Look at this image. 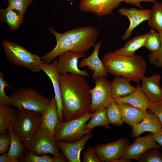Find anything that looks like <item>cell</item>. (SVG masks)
I'll return each instance as SVG.
<instances>
[{
  "mask_svg": "<svg viewBox=\"0 0 162 162\" xmlns=\"http://www.w3.org/2000/svg\"><path fill=\"white\" fill-rule=\"evenodd\" d=\"M2 46L8 60L14 65L26 68L33 72H39L41 57L32 53L21 45L4 40Z\"/></svg>",
  "mask_w": 162,
  "mask_h": 162,
  "instance_id": "6",
  "label": "cell"
},
{
  "mask_svg": "<svg viewBox=\"0 0 162 162\" xmlns=\"http://www.w3.org/2000/svg\"><path fill=\"white\" fill-rule=\"evenodd\" d=\"M67 0L68 2H69L70 3H71V2L72 1V0Z\"/></svg>",
  "mask_w": 162,
  "mask_h": 162,
  "instance_id": "45",
  "label": "cell"
},
{
  "mask_svg": "<svg viewBox=\"0 0 162 162\" xmlns=\"http://www.w3.org/2000/svg\"><path fill=\"white\" fill-rule=\"evenodd\" d=\"M59 80L63 119L67 121L90 112L91 88L84 76L67 73L59 74Z\"/></svg>",
  "mask_w": 162,
  "mask_h": 162,
  "instance_id": "1",
  "label": "cell"
},
{
  "mask_svg": "<svg viewBox=\"0 0 162 162\" xmlns=\"http://www.w3.org/2000/svg\"><path fill=\"white\" fill-rule=\"evenodd\" d=\"M93 113H88L79 118L62 122L58 120L56 127L54 137L56 141L72 142L81 139L83 135L93 130L86 129V123Z\"/></svg>",
  "mask_w": 162,
  "mask_h": 162,
  "instance_id": "7",
  "label": "cell"
},
{
  "mask_svg": "<svg viewBox=\"0 0 162 162\" xmlns=\"http://www.w3.org/2000/svg\"><path fill=\"white\" fill-rule=\"evenodd\" d=\"M129 143L127 137H122L111 142L98 144L94 150L101 162H112L124 155Z\"/></svg>",
  "mask_w": 162,
  "mask_h": 162,
  "instance_id": "10",
  "label": "cell"
},
{
  "mask_svg": "<svg viewBox=\"0 0 162 162\" xmlns=\"http://www.w3.org/2000/svg\"><path fill=\"white\" fill-rule=\"evenodd\" d=\"M92 132L85 135L80 139L74 142L56 141L58 147L65 156L69 162H80V154L88 141L91 139Z\"/></svg>",
  "mask_w": 162,
  "mask_h": 162,
  "instance_id": "15",
  "label": "cell"
},
{
  "mask_svg": "<svg viewBox=\"0 0 162 162\" xmlns=\"http://www.w3.org/2000/svg\"><path fill=\"white\" fill-rule=\"evenodd\" d=\"M152 136L153 139L162 147V129L152 133Z\"/></svg>",
  "mask_w": 162,
  "mask_h": 162,
  "instance_id": "42",
  "label": "cell"
},
{
  "mask_svg": "<svg viewBox=\"0 0 162 162\" xmlns=\"http://www.w3.org/2000/svg\"><path fill=\"white\" fill-rule=\"evenodd\" d=\"M130 81L122 76H116L111 83V92L113 99L124 97L133 92L136 87L131 85Z\"/></svg>",
  "mask_w": 162,
  "mask_h": 162,
  "instance_id": "23",
  "label": "cell"
},
{
  "mask_svg": "<svg viewBox=\"0 0 162 162\" xmlns=\"http://www.w3.org/2000/svg\"><path fill=\"white\" fill-rule=\"evenodd\" d=\"M58 57L56 67L59 74L63 75L69 73L80 74L86 77L89 76L86 70H81L78 67L79 58L85 57V54H80L69 51L63 53Z\"/></svg>",
  "mask_w": 162,
  "mask_h": 162,
  "instance_id": "12",
  "label": "cell"
},
{
  "mask_svg": "<svg viewBox=\"0 0 162 162\" xmlns=\"http://www.w3.org/2000/svg\"><path fill=\"white\" fill-rule=\"evenodd\" d=\"M148 34V32L136 36L128 41L122 48L113 52L118 55L132 56L135 55V51L145 46Z\"/></svg>",
  "mask_w": 162,
  "mask_h": 162,
  "instance_id": "24",
  "label": "cell"
},
{
  "mask_svg": "<svg viewBox=\"0 0 162 162\" xmlns=\"http://www.w3.org/2000/svg\"><path fill=\"white\" fill-rule=\"evenodd\" d=\"M54 159L47 154L38 155L26 151L23 157L20 161L23 162H53Z\"/></svg>",
  "mask_w": 162,
  "mask_h": 162,
  "instance_id": "33",
  "label": "cell"
},
{
  "mask_svg": "<svg viewBox=\"0 0 162 162\" xmlns=\"http://www.w3.org/2000/svg\"><path fill=\"white\" fill-rule=\"evenodd\" d=\"M131 160L123 159L121 158L116 159L112 162H131Z\"/></svg>",
  "mask_w": 162,
  "mask_h": 162,
  "instance_id": "44",
  "label": "cell"
},
{
  "mask_svg": "<svg viewBox=\"0 0 162 162\" xmlns=\"http://www.w3.org/2000/svg\"><path fill=\"white\" fill-rule=\"evenodd\" d=\"M0 162H11V161L7 154L5 153L0 155Z\"/></svg>",
  "mask_w": 162,
  "mask_h": 162,
  "instance_id": "43",
  "label": "cell"
},
{
  "mask_svg": "<svg viewBox=\"0 0 162 162\" xmlns=\"http://www.w3.org/2000/svg\"><path fill=\"white\" fill-rule=\"evenodd\" d=\"M7 87L13 90L11 86L4 80V74L0 72V104L4 106H10L9 96L5 92V88Z\"/></svg>",
  "mask_w": 162,
  "mask_h": 162,
  "instance_id": "34",
  "label": "cell"
},
{
  "mask_svg": "<svg viewBox=\"0 0 162 162\" xmlns=\"http://www.w3.org/2000/svg\"><path fill=\"white\" fill-rule=\"evenodd\" d=\"M24 15L18 11L7 7L1 9L0 19L6 23L13 31L17 29L22 23Z\"/></svg>",
  "mask_w": 162,
  "mask_h": 162,
  "instance_id": "26",
  "label": "cell"
},
{
  "mask_svg": "<svg viewBox=\"0 0 162 162\" xmlns=\"http://www.w3.org/2000/svg\"><path fill=\"white\" fill-rule=\"evenodd\" d=\"M132 128L131 136L133 138L146 132L155 133L161 129L162 126L157 116L148 110L143 120Z\"/></svg>",
  "mask_w": 162,
  "mask_h": 162,
  "instance_id": "19",
  "label": "cell"
},
{
  "mask_svg": "<svg viewBox=\"0 0 162 162\" xmlns=\"http://www.w3.org/2000/svg\"><path fill=\"white\" fill-rule=\"evenodd\" d=\"M83 162H101L95 153L94 148L92 146L88 147L83 154Z\"/></svg>",
  "mask_w": 162,
  "mask_h": 162,
  "instance_id": "37",
  "label": "cell"
},
{
  "mask_svg": "<svg viewBox=\"0 0 162 162\" xmlns=\"http://www.w3.org/2000/svg\"><path fill=\"white\" fill-rule=\"evenodd\" d=\"M41 122V113L28 110L18 109L12 122V130L24 146L35 135Z\"/></svg>",
  "mask_w": 162,
  "mask_h": 162,
  "instance_id": "5",
  "label": "cell"
},
{
  "mask_svg": "<svg viewBox=\"0 0 162 162\" xmlns=\"http://www.w3.org/2000/svg\"><path fill=\"white\" fill-rule=\"evenodd\" d=\"M148 109L154 112L157 116L162 126V100L158 102H149Z\"/></svg>",
  "mask_w": 162,
  "mask_h": 162,
  "instance_id": "39",
  "label": "cell"
},
{
  "mask_svg": "<svg viewBox=\"0 0 162 162\" xmlns=\"http://www.w3.org/2000/svg\"><path fill=\"white\" fill-rule=\"evenodd\" d=\"M136 85V89L126 96L113 99L118 104L126 103L141 109L147 110L149 100L141 88L139 83Z\"/></svg>",
  "mask_w": 162,
  "mask_h": 162,
  "instance_id": "22",
  "label": "cell"
},
{
  "mask_svg": "<svg viewBox=\"0 0 162 162\" xmlns=\"http://www.w3.org/2000/svg\"><path fill=\"white\" fill-rule=\"evenodd\" d=\"M49 30L55 36L56 44L53 49L41 57L42 61L47 64L69 51L85 54L92 46H95L98 35V29L92 26L77 27L63 33H58L52 27Z\"/></svg>",
  "mask_w": 162,
  "mask_h": 162,
  "instance_id": "2",
  "label": "cell"
},
{
  "mask_svg": "<svg viewBox=\"0 0 162 162\" xmlns=\"http://www.w3.org/2000/svg\"><path fill=\"white\" fill-rule=\"evenodd\" d=\"M102 42L99 41L94 46V50L90 55L82 59L78 64L79 68L88 66L93 71L92 79L94 80L101 76H108L104 63L99 58L98 52Z\"/></svg>",
  "mask_w": 162,
  "mask_h": 162,
  "instance_id": "17",
  "label": "cell"
},
{
  "mask_svg": "<svg viewBox=\"0 0 162 162\" xmlns=\"http://www.w3.org/2000/svg\"><path fill=\"white\" fill-rule=\"evenodd\" d=\"M94 80L95 86L90 91L91 96L90 108L91 112L106 108L113 99L111 92V82L103 76Z\"/></svg>",
  "mask_w": 162,
  "mask_h": 162,
  "instance_id": "9",
  "label": "cell"
},
{
  "mask_svg": "<svg viewBox=\"0 0 162 162\" xmlns=\"http://www.w3.org/2000/svg\"><path fill=\"white\" fill-rule=\"evenodd\" d=\"M110 124L106 108H103L93 113L90 121L86 125V129L93 130V129L96 126L109 129L110 127Z\"/></svg>",
  "mask_w": 162,
  "mask_h": 162,
  "instance_id": "28",
  "label": "cell"
},
{
  "mask_svg": "<svg viewBox=\"0 0 162 162\" xmlns=\"http://www.w3.org/2000/svg\"><path fill=\"white\" fill-rule=\"evenodd\" d=\"M12 126V124L9 131L11 137L10 143L7 154L11 162H18L23 157L26 151L20 139L13 132Z\"/></svg>",
  "mask_w": 162,
  "mask_h": 162,
  "instance_id": "25",
  "label": "cell"
},
{
  "mask_svg": "<svg viewBox=\"0 0 162 162\" xmlns=\"http://www.w3.org/2000/svg\"><path fill=\"white\" fill-rule=\"evenodd\" d=\"M158 148L146 151L137 160L138 162H162V154Z\"/></svg>",
  "mask_w": 162,
  "mask_h": 162,
  "instance_id": "32",
  "label": "cell"
},
{
  "mask_svg": "<svg viewBox=\"0 0 162 162\" xmlns=\"http://www.w3.org/2000/svg\"><path fill=\"white\" fill-rule=\"evenodd\" d=\"M24 146L26 151L38 155L51 154L54 156L59 152L54 137L46 130L40 128Z\"/></svg>",
  "mask_w": 162,
  "mask_h": 162,
  "instance_id": "8",
  "label": "cell"
},
{
  "mask_svg": "<svg viewBox=\"0 0 162 162\" xmlns=\"http://www.w3.org/2000/svg\"><path fill=\"white\" fill-rule=\"evenodd\" d=\"M102 61L108 73L136 82L144 76L147 68L145 59L140 55L125 56L112 52L105 54Z\"/></svg>",
  "mask_w": 162,
  "mask_h": 162,
  "instance_id": "3",
  "label": "cell"
},
{
  "mask_svg": "<svg viewBox=\"0 0 162 162\" xmlns=\"http://www.w3.org/2000/svg\"><path fill=\"white\" fill-rule=\"evenodd\" d=\"M118 104L123 121L132 128L141 122L147 114V110L139 108L126 103Z\"/></svg>",
  "mask_w": 162,
  "mask_h": 162,
  "instance_id": "21",
  "label": "cell"
},
{
  "mask_svg": "<svg viewBox=\"0 0 162 162\" xmlns=\"http://www.w3.org/2000/svg\"><path fill=\"white\" fill-rule=\"evenodd\" d=\"M10 106L0 104V133L9 131L13 121L16 116L18 109Z\"/></svg>",
  "mask_w": 162,
  "mask_h": 162,
  "instance_id": "27",
  "label": "cell"
},
{
  "mask_svg": "<svg viewBox=\"0 0 162 162\" xmlns=\"http://www.w3.org/2000/svg\"><path fill=\"white\" fill-rule=\"evenodd\" d=\"M161 44V40L159 32L152 29L148 34L145 46L152 52H154L159 48Z\"/></svg>",
  "mask_w": 162,
  "mask_h": 162,
  "instance_id": "31",
  "label": "cell"
},
{
  "mask_svg": "<svg viewBox=\"0 0 162 162\" xmlns=\"http://www.w3.org/2000/svg\"><path fill=\"white\" fill-rule=\"evenodd\" d=\"M9 96L10 106L18 110H28L41 114L51 100L33 88H20Z\"/></svg>",
  "mask_w": 162,
  "mask_h": 162,
  "instance_id": "4",
  "label": "cell"
},
{
  "mask_svg": "<svg viewBox=\"0 0 162 162\" xmlns=\"http://www.w3.org/2000/svg\"><path fill=\"white\" fill-rule=\"evenodd\" d=\"M161 40L159 48L154 52H151L148 56L149 62L151 64L162 68V31L158 32Z\"/></svg>",
  "mask_w": 162,
  "mask_h": 162,
  "instance_id": "35",
  "label": "cell"
},
{
  "mask_svg": "<svg viewBox=\"0 0 162 162\" xmlns=\"http://www.w3.org/2000/svg\"><path fill=\"white\" fill-rule=\"evenodd\" d=\"M107 116L110 124L121 126L124 123L118 104L113 99L106 108Z\"/></svg>",
  "mask_w": 162,
  "mask_h": 162,
  "instance_id": "30",
  "label": "cell"
},
{
  "mask_svg": "<svg viewBox=\"0 0 162 162\" xmlns=\"http://www.w3.org/2000/svg\"><path fill=\"white\" fill-rule=\"evenodd\" d=\"M150 10V16L148 20L149 26L158 32L162 31V3H155Z\"/></svg>",
  "mask_w": 162,
  "mask_h": 162,
  "instance_id": "29",
  "label": "cell"
},
{
  "mask_svg": "<svg viewBox=\"0 0 162 162\" xmlns=\"http://www.w3.org/2000/svg\"><path fill=\"white\" fill-rule=\"evenodd\" d=\"M33 0H8V8L15 9L24 14L27 8Z\"/></svg>",
  "mask_w": 162,
  "mask_h": 162,
  "instance_id": "36",
  "label": "cell"
},
{
  "mask_svg": "<svg viewBox=\"0 0 162 162\" xmlns=\"http://www.w3.org/2000/svg\"><path fill=\"white\" fill-rule=\"evenodd\" d=\"M11 141L10 135L6 133H0V153H5L9 149Z\"/></svg>",
  "mask_w": 162,
  "mask_h": 162,
  "instance_id": "38",
  "label": "cell"
},
{
  "mask_svg": "<svg viewBox=\"0 0 162 162\" xmlns=\"http://www.w3.org/2000/svg\"><path fill=\"white\" fill-rule=\"evenodd\" d=\"M57 60L54 59L51 64L43 62L41 63L40 68L48 76L52 82L55 93V98L57 106V114L58 119L63 122L62 116V100L59 80V74L56 67Z\"/></svg>",
  "mask_w": 162,
  "mask_h": 162,
  "instance_id": "14",
  "label": "cell"
},
{
  "mask_svg": "<svg viewBox=\"0 0 162 162\" xmlns=\"http://www.w3.org/2000/svg\"><path fill=\"white\" fill-rule=\"evenodd\" d=\"M161 79V76L156 74L148 77L143 76L141 78V88L149 102H155L162 100V88L160 85Z\"/></svg>",
  "mask_w": 162,
  "mask_h": 162,
  "instance_id": "18",
  "label": "cell"
},
{
  "mask_svg": "<svg viewBox=\"0 0 162 162\" xmlns=\"http://www.w3.org/2000/svg\"><path fill=\"white\" fill-rule=\"evenodd\" d=\"M53 162H68V160L63 153H61L59 152L55 156H54Z\"/></svg>",
  "mask_w": 162,
  "mask_h": 162,
  "instance_id": "41",
  "label": "cell"
},
{
  "mask_svg": "<svg viewBox=\"0 0 162 162\" xmlns=\"http://www.w3.org/2000/svg\"><path fill=\"white\" fill-rule=\"evenodd\" d=\"M141 2H145L149 3H156L157 0H125L126 3L135 5L140 8V9H143V7L140 4Z\"/></svg>",
  "mask_w": 162,
  "mask_h": 162,
  "instance_id": "40",
  "label": "cell"
},
{
  "mask_svg": "<svg viewBox=\"0 0 162 162\" xmlns=\"http://www.w3.org/2000/svg\"><path fill=\"white\" fill-rule=\"evenodd\" d=\"M160 147L153 139L152 133L150 132L145 136L136 137L134 143L128 146L124 155L120 158L137 160L146 151L152 148L159 149Z\"/></svg>",
  "mask_w": 162,
  "mask_h": 162,
  "instance_id": "13",
  "label": "cell"
},
{
  "mask_svg": "<svg viewBox=\"0 0 162 162\" xmlns=\"http://www.w3.org/2000/svg\"><path fill=\"white\" fill-rule=\"evenodd\" d=\"M50 99L49 105L41 113V122L40 128L46 130L54 137L55 128L59 119L55 97L52 96Z\"/></svg>",
  "mask_w": 162,
  "mask_h": 162,
  "instance_id": "20",
  "label": "cell"
},
{
  "mask_svg": "<svg viewBox=\"0 0 162 162\" xmlns=\"http://www.w3.org/2000/svg\"><path fill=\"white\" fill-rule=\"evenodd\" d=\"M121 15L126 16L129 19L130 24L122 37L123 40L127 39L130 37L133 30L143 21L149 19L151 10L149 9L138 10L136 8H121L118 11Z\"/></svg>",
  "mask_w": 162,
  "mask_h": 162,
  "instance_id": "16",
  "label": "cell"
},
{
  "mask_svg": "<svg viewBox=\"0 0 162 162\" xmlns=\"http://www.w3.org/2000/svg\"><path fill=\"white\" fill-rule=\"evenodd\" d=\"M125 0H80L78 5L81 11L91 13L99 18L111 14Z\"/></svg>",
  "mask_w": 162,
  "mask_h": 162,
  "instance_id": "11",
  "label": "cell"
}]
</instances>
